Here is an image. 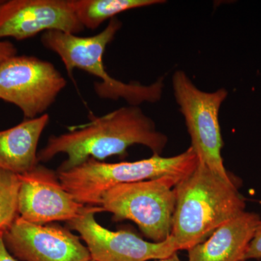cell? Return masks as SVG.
<instances>
[{
	"instance_id": "obj_3",
	"label": "cell",
	"mask_w": 261,
	"mask_h": 261,
	"mask_svg": "<svg viewBox=\"0 0 261 261\" xmlns=\"http://www.w3.org/2000/svg\"><path fill=\"white\" fill-rule=\"evenodd\" d=\"M121 27V20L116 17L96 35L80 37L59 31H48L43 33L41 42L46 49L61 58L68 75H72L74 69H80L99 79L100 81L94 84L98 97L112 100L123 99L130 106L159 102L164 87L163 77L149 85L124 83L113 78L106 70L103 61L105 51Z\"/></svg>"
},
{
	"instance_id": "obj_2",
	"label": "cell",
	"mask_w": 261,
	"mask_h": 261,
	"mask_svg": "<svg viewBox=\"0 0 261 261\" xmlns=\"http://www.w3.org/2000/svg\"><path fill=\"white\" fill-rule=\"evenodd\" d=\"M175 192L171 236L180 250L203 243L219 226L245 211V198L233 180L224 179L200 162Z\"/></svg>"
},
{
	"instance_id": "obj_20",
	"label": "cell",
	"mask_w": 261,
	"mask_h": 261,
	"mask_svg": "<svg viewBox=\"0 0 261 261\" xmlns=\"http://www.w3.org/2000/svg\"><path fill=\"white\" fill-rule=\"evenodd\" d=\"M0 3H1V0H0Z\"/></svg>"
},
{
	"instance_id": "obj_18",
	"label": "cell",
	"mask_w": 261,
	"mask_h": 261,
	"mask_svg": "<svg viewBox=\"0 0 261 261\" xmlns=\"http://www.w3.org/2000/svg\"><path fill=\"white\" fill-rule=\"evenodd\" d=\"M0 261H17L7 248L3 240V234H0Z\"/></svg>"
},
{
	"instance_id": "obj_1",
	"label": "cell",
	"mask_w": 261,
	"mask_h": 261,
	"mask_svg": "<svg viewBox=\"0 0 261 261\" xmlns=\"http://www.w3.org/2000/svg\"><path fill=\"white\" fill-rule=\"evenodd\" d=\"M168 140L152 118L139 106L129 105L72 127L63 135L50 136L47 145L38 152V161L48 162L57 154H65L67 159L58 170L63 172L90 159L103 161L111 156L125 155L134 145L145 146L153 154L161 155Z\"/></svg>"
},
{
	"instance_id": "obj_16",
	"label": "cell",
	"mask_w": 261,
	"mask_h": 261,
	"mask_svg": "<svg viewBox=\"0 0 261 261\" xmlns=\"http://www.w3.org/2000/svg\"><path fill=\"white\" fill-rule=\"evenodd\" d=\"M261 258V219L245 255V261Z\"/></svg>"
},
{
	"instance_id": "obj_13",
	"label": "cell",
	"mask_w": 261,
	"mask_h": 261,
	"mask_svg": "<svg viewBox=\"0 0 261 261\" xmlns=\"http://www.w3.org/2000/svg\"><path fill=\"white\" fill-rule=\"evenodd\" d=\"M49 121V116L45 113L0 129V168L18 175L34 169L39 163L38 144Z\"/></svg>"
},
{
	"instance_id": "obj_14",
	"label": "cell",
	"mask_w": 261,
	"mask_h": 261,
	"mask_svg": "<svg viewBox=\"0 0 261 261\" xmlns=\"http://www.w3.org/2000/svg\"><path fill=\"white\" fill-rule=\"evenodd\" d=\"M81 24L94 30L108 19L127 10L163 4V0H70Z\"/></svg>"
},
{
	"instance_id": "obj_6",
	"label": "cell",
	"mask_w": 261,
	"mask_h": 261,
	"mask_svg": "<svg viewBox=\"0 0 261 261\" xmlns=\"http://www.w3.org/2000/svg\"><path fill=\"white\" fill-rule=\"evenodd\" d=\"M175 99L185 118L191 147L199 162L226 180H233L224 167L221 156L224 142L219 123L221 105L228 97L226 89L207 92L197 88L183 70L172 76Z\"/></svg>"
},
{
	"instance_id": "obj_10",
	"label": "cell",
	"mask_w": 261,
	"mask_h": 261,
	"mask_svg": "<svg viewBox=\"0 0 261 261\" xmlns=\"http://www.w3.org/2000/svg\"><path fill=\"white\" fill-rule=\"evenodd\" d=\"M10 253L21 261H91L87 247L66 228L33 224L20 216L5 231Z\"/></svg>"
},
{
	"instance_id": "obj_7",
	"label": "cell",
	"mask_w": 261,
	"mask_h": 261,
	"mask_svg": "<svg viewBox=\"0 0 261 261\" xmlns=\"http://www.w3.org/2000/svg\"><path fill=\"white\" fill-rule=\"evenodd\" d=\"M67 81L50 62L14 56L0 63V99L17 106L25 119L45 114Z\"/></svg>"
},
{
	"instance_id": "obj_15",
	"label": "cell",
	"mask_w": 261,
	"mask_h": 261,
	"mask_svg": "<svg viewBox=\"0 0 261 261\" xmlns=\"http://www.w3.org/2000/svg\"><path fill=\"white\" fill-rule=\"evenodd\" d=\"M19 175L0 168V234L19 217Z\"/></svg>"
},
{
	"instance_id": "obj_17",
	"label": "cell",
	"mask_w": 261,
	"mask_h": 261,
	"mask_svg": "<svg viewBox=\"0 0 261 261\" xmlns=\"http://www.w3.org/2000/svg\"><path fill=\"white\" fill-rule=\"evenodd\" d=\"M18 55V49L10 41H0V63Z\"/></svg>"
},
{
	"instance_id": "obj_9",
	"label": "cell",
	"mask_w": 261,
	"mask_h": 261,
	"mask_svg": "<svg viewBox=\"0 0 261 261\" xmlns=\"http://www.w3.org/2000/svg\"><path fill=\"white\" fill-rule=\"evenodd\" d=\"M84 27L77 18L70 0H8L0 3V41H18L48 31L77 34Z\"/></svg>"
},
{
	"instance_id": "obj_19",
	"label": "cell",
	"mask_w": 261,
	"mask_h": 261,
	"mask_svg": "<svg viewBox=\"0 0 261 261\" xmlns=\"http://www.w3.org/2000/svg\"><path fill=\"white\" fill-rule=\"evenodd\" d=\"M155 261H181L178 257L177 253H173V255H170L169 257H165V258L160 259Z\"/></svg>"
},
{
	"instance_id": "obj_21",
	"label": "cell",
	"mask_w": 261,
	"mask_h": 261,
	"mask_svg": "<svg viewBox=\"0 0 261 261\" xmlns=\"http://www.w3.org/2000/svg\"><path fill=\"white\" fill-rule=\"evenodd\" d=\"M91 261H94V260H91Z\"/></svg>"
},
{
	"instance_id": "obj_8",
	"label": "cell",
	"mask_w": 261,
	"mask_h": 261,
	"mask_svg": "<svg viewBox=\"0 0 261 261\" xmlns=\"http://www.w3.org/2000/svg\"><path fill=\"white\" fill-rule=\"evenodd\" d=\"M101 207H86L76 219L68 221L87 244L94 261H148L169 257L180 250L172 236L161 243L147 242L127 230L113 231L96 221Z\"/></svg>"
},
{
	"instance_id": "obj_5",
	"label": "cell",
	"mask_w": 261,
	"mask_h": 261,
	"mask_svg": "<svg viewBox=\"0 0 261 261\" xmlns=\"http://www.w3.org/2000/svg\"><path fill=\"white\" fill-rule=\"evenodd\" d=\"M180 180L162 177L121 184L103 194L100 207L115 221L130 220L154 243L171 234L176 205L175 187Z\"/></svg>"
},
{
	"instance_id": "obj_11",
	"label": "cell",
	"mask_w": 261,
	"mask_h": 261,
	"mask_svg": "<svg viewBox=\"0 0 261 261\" xmlns=\"http://www.w3.org/2000/svg\"><path fill=\"white\" fill-rule=\"evenodd\" d=\"M19 178V216L29 222L41 225L68 222L85 209V205L65 190L58 173L49 168L37 165Z\"/></svg>"
},
{
	"instance_id": "obj_12",
	"label": "cell",
	"mask_w": 261,
	"mask_h": 261,
	"mask_svg": "<svg viewBox=\"0 0 261 261\" xmlns=\"http://www.w3.org/2000/svg\"><path fill=\"white\" fill-rule=\"evenodd\" d=\"M260 219L255 213L244 211L228 220L205 242L188 250L189 261H245Z\"/></svg>"
},
{
	"instance_id": "obj_4",
	"label": "cell",
	"mask_w": 261,
	"mask_h": 261,
	"mask_svg": "<svg viewBox=\"0 0 261 261\" xmlns=\"http://www.w3.org/2000/svg\"><path fill=\"white\" fill-rule=\"evenodd\" d=\"M198 158L194 149L173 157L153 154L135 162L108 163L90 159L76 167L58 173L65 190L83 205L100 207L103 194L111 187L132 183L172 177L182 181L197 168Z\"/></svg>"
}]
</instances>
